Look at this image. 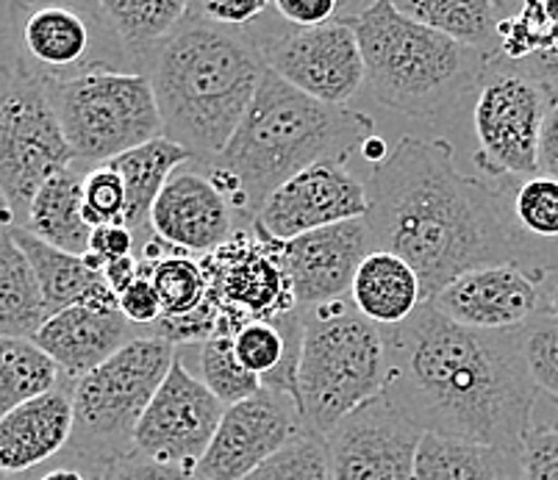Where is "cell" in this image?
Listing matches in <instances>:
<instances>
[{"label":"cell","mask_w":558,"mask_h":480,"mask_svg":"<svg viewBox=\"0 0 558 480\" xmlns=\"http://www.w3.org/2000/svg\"><path fill=\"white\" fill-rule=\"evenodd\" d=\"M367 225L378 250L417 272L423 303L456 278L489 264H520L509 181L489 184L456 167L448 139L403 136L367 181Z\"/></svg>","instance_id":"cell-1"},{"label":"cell","mask_w":558,"mask_h":480,"mask_svg":"<svg viewBox=\"0 0 558 480\" xmlns=\"http://www.w3.org/2000/svg\"><path fill=\"white\" fill-rule=\"evenodd\" d=\"M384 397L423 433L522 450L534 428L536 392L520 331H475L430 303L384 328Z\"/></svg>","instance_id":"cell-2"},{"label":"cell","mask_w":558,"mask_h":480,"mask_svg":"<svg viewBox=\"0 0 558 480\" xmlns=\"http://www.w3.org/2000/svg\"><path fill=\"white\" fill-rule=\"evenodd\" d=\"M373 134V118L306 98L267 70L231 143L203 170L253 222L278 186L317 164H348Z\"/></svg>","instance_id":"cell-3"},{"label":"cell","mask_w":558,"mask_h":480,"mask_svg":"<svg viewBox=\"0 0 558 480\" xmlns=\"http://www.w3.org/2000/svg\"><path fill=\"white\" fill-rule=\"evenodd\" d=\"M264 73L256 39L203 20L192 3L181 32L148 70L165 136L192 164H211L240 128Z\"/></svg>","instance_id":"cell-4"},{"label":"cell","mask_w":558,"mask_h":480,"mask_svg":"<svg viewBox=\"0 0 558 480\" xmlns=\"http://www.w3.org/2000/svg\"><path fill=\"white\" fill-rule=\"evenodd\" d=\"M339 20L353 28L364 59V84L373 98L417 120H430L481 89L492 53L453 42L403 17L395 0H375Z\"/></svg>","instance_id":"cell-5"},{"label":"cell","mask_w":558,"mask_h":480,"mask_svg":"<svg viewBox=\"0 0 558 480\" xmlns=\"http://www.w3.org/2000/svg\"><path fill=\"white\" fill-rule=\"evenodd\" d=\"M303 311V308H301ZM387 386V336L353 300L303 311L295 401L306 431L328 436L348 414Z\"/></svg>","instance_id":"cell-6"},{"label":"cell","mask_w":558,"mask_h":480,"mask_svg":"<svg viewBox=\"0 0 558 480\" xmlns=\"http://www.w3.org/2000/svg\"><path fill=\"white\" fill-rule=\"evenodd\" d=\"M175 356L179 347L165 339L140 336L73 383V439L68 453L95 480L134 450L136 426Z\"/></svg>","instance_id":"cell-7"},{"label":"cell","mask_w":558,"mask_h":480,"mask_svg":"<svg viewBox=\"0 0 558 480\" xmlns=\"http://www.w3.org/2000/svg\"><path fill=\"white\" fill-rule=\"evenodd\" d=\"M48 93L81 173L165 136L150 78L134 70H86L75 78L53 81Z\"/></svg>","instance_id":"cell-8"},{"label":"cell","mask_w":558,"mask_h":480,"mask_svg":"<svg viewBox=\"0 0 558 480\" xmlns=\"http://www.w3.org/2000/svg\"><path fill=\"white\" fill-rule=\"evenodd\" d=\"M75 167L48 84L17 59L0 62V195L23 225L39 186Z\"/></svg>","instance_id":"cell-9"},{"label":"cell","mask_w":558,"mask_h":480,"mask_svg":"<svg viewBox=\"0 0 558 480\" xmlns=\"http://www.w3.org/2000/svg\"><path fill=\"white\" fill-rule=\"evenodd\" d=\"M558 89L509 70H489L478 89L473 128L475 164L486 179L539 175V139Z\"/></svg>","instance_id":"cell-10"},{"label":"cell","mask_w":558,"mask_h":480,"mask_svg":"<svg viewBox=\"0 0 558 480\" xmlns=\"http://www.w3.org/2000/svg\"><path fill=\"white\" fill-rule=\"evenodd\" d=\"M14 59L45 84L68 81L95 67H120V48L100 45L114 37L98 3H12ZM129 70V67H125Z\"/></svg>","instance_id":"cell-11"},{"label":"cell","mask_w":558,"mask_h":480,"mask_svg":"<svg viewBox=\"0 0 558 480\" xmlns=\"http://www.w3.org/2000/svg\"><path fill=\"white\" fill-rule=\"evenodd\" d=\"M201 264L209 281V297L220 306L233 333L253 320H278L298 308L281 259V242L256 225L236 231L211 256H203Z\"/></svg>","instance_id":"cell-12"},{"label":"cell","mask_w":558,"mask_h":480,"mask_svg":"<svg viewBox=\"0 0 558 480\" xmlns=\"http://www.w3.org/2000/svg\"><path fill=\"white\" fill-rule=\"evenodd\" d=\"M256 45L270 73L326 106H348L367 78L356 34L339 17L319 28L270 34Z\"/></svg>","instance_id":"cell-13"},{"label":"cell","mask_w":558,"mask_h":480,"mask_svg":"<svg viewBox=\"0 0 558 480\" xmlns=\"http://www.w3.org/2000/svg\"><path fill=\"white\" fill-rule=\"evenodd\" d=\"M226 406L195 378L181 356H175L148 411L134 433V450L159 464L186 467L195 472L209 450Z\"/></svg>","instance_id":"cell-14"},{"label":"cell","mask_w":558,"mask_h":480,"mask_svg":"<svg viewBox=\"0 0 558 480\" xmlns=\"http://www.w3.org/2000/svg\"><path fill=\"white\" fill-rule=\"evenodd\" d=\"M303 431L306 426L295 397L278 389H262L247 401L226 408L195 475L201 480L247 478Z\"/></svg>","instance_id":"cell-15"},{"label":"cell","mask_w":558,"mask_h":480,"mask_svg":"<svg viewBox=\"0 0 558 480\" xmlns=\"http://www.w3.org/2000/svg\"><path fill=\"white\" fill-rule=\"evenodd\" d=\"M425 433L380 394L326 436L331 480H411Z\"/></svg>","instance_id":"cell-16"},{"label":"cell","mask_w":558,"mask_h":480,"mask_svg":"<svg viewBox=\"0 0 558 480\" xmlns=\"http://www.w3.org/2000/svg\"><path fill=\"white\" fill-rule=\"evenodd\" d=\"M430 306L475 331H522L527 322L547 315V284L514 261L489 264L456 278Z\"/></svg>","instance_id":"cell-17"},{"label":"cell","mask_w":558,"mask_h":480,"mask_svg":"<svg viewBox=\"0 0 558 480\" xmlns=\"http://www.w3.org/2000/svg\"><path fill=\"white\" fill-rule=\"evenodd\" d=\"M367 209V184L350 173L348 164H317L278 186L253 225L276 242H289L339 222L362 220Z\"/></svg>","instance_id":"cell-18"},{"label":"cell","mask_w":558,"mask_h":480,"mask_svg":"<svg viewBox=\"0 0 558 480\" xmlns=\"http://www.w3.org/2000/svg\"><path fill=\"white\" fill-rule=\"evenodd\" d=\"M373 250L378 247L364 217L281 242V259L298 308L308 311L350 300L353 278Z\"/></svg>","instance_id":"cell-19"},{"label":"cell","mask_w":558,"mask_h":480,"mask_svg":"<svg viewBox=\"0 0 558 480\" xmlns=\"http://www.w3.org/2000/svg\"><path fill=\"white\" fill-rule=\"evenodd\" d=\"M240 214L233 211L222 192L211 184L206 170L190 164L175 170L156 197L150 211V229L167 250L186 256H211L236 234Z\"/></svg>","instance_id":"cell-20"},{"label":"cell","mask_w":558,"mask_h":480,"mask_svg":"<svg viewBox=\"0 0 558 480\" xmlns=\"http://www.w3.org/2000/svg\"><path fill=\"white\" fill-rule=\"evenodd\" d=\"M140 336L142 328L131 325L120 315V308L98 311L89 306H73L48 317L34 342L53 358L68 381H78Z\"/></svg>","instance_id":"cell-21"},{"label":"cell","mask_w":558,"mask_h":480,"mask_svg":"<svg viewBox=\"0 0 558 480\" xmlns=\"http://www.w3.org/2000/svg\"><path fill=\"white\" fill-rule=\"evenodd\" d=\"M73 383L64 378L53 392L23 403L0 419V472L28 475L70 447Z\"/></svg>","instance_id":"cell-22"},{"label":"cell","mask_w":558,"mask_h":480,"mask_svg":"<svg viewBox=\"0 0 558 480\" xmlns=\"http://www.w3.org/2000/svg\"><path fill=\"white\" fill-rule=\"evenodd\" d=\"M492 70H509L558 89V0L511 3L497 28Z\"/></svg>","instance_id":"cell-23"},{"label":"cell","mask_w":558,"mask_h":480,"mask_svg":"<svg viewBox=\"0 0 558 480\" xmlns=\"http://www.w3.org/2000/svg\"><path fill=\"white\" fill-rule=\"evenodd\" d=\"M12 236L20 250L25 253L34 275H37L50 317L73 306H89L98 308V311H117L120 308L117 295L106 284L104 272L86 264L84 256L56 250L20 225H12Z\"/></svg>","instance_id":"cell-24"},{"label":"cell","mask_w":558,"mask_h":480,"mask_svg":"<svg viewBox=\"0 0 558 480\" xmlns=\"http://www.w3.org/2000/svg\"><path fill=\"white\" fill-rule=\"evenodd\" d=\"M100 14L120 42L125 64L148 75L150 64L190 17L186 0H100Z\"/></svg>","instance_id":"cell-25"},{"label":"cell","mask_w":558,"mask_h":480,"mask_svg":"<svg viewBox=\"0 0 558 480\" xmlns=\"http://www.w3.org/2000/svg\"><path fill=\"white\" fill-rule=\"evenodd\" d=\"M192 164L190 153L170 143L167 136H159L154 143L140 145L129 153L117 156L109 167H114L117 175L125 186V229L134 234L136 245L145 247L154 242L150 229V211H154L156 197L161 195L170 175L181 167Z\"/></svg>","instance_id":"cell-26"},{"label":"cell","mask_w":558,"mask_h":480,"mask_svg":"<svg viewBox=\"0 0 558 480\" xmlns=\"http://www.w3.org/2000/svg\"><path fill=\"white\" fill-rule=\"evenodd\" d=\"M350 300L364 320L395 328L423 306L417 272L389 250H373L353 278Z\"/></svg>","instance_id":"cell-27"},{"label":"cell","mask_w":558,"mask_h":480,"mask_svg":"<svg viewBox=\"0 0 558 480\" xmlns=\"http://www.w3.org/2000/svg\"><path fill=\"white\" fill-rule=\"evenodd\" d=\"M20 229L56 250L86 256L93 229L84 220V173L70 167L45 181Z\"/></svg>","instance_id":"cell-28"},{"label":"cell","mask_w":558,"mask_h":480,"mask_svg":"<svg viewBox=\"0 0 558 480\" xmlns=\"http://www.w3.org/2000/svg\"><path fill=\"white\" fill-rule=\"evenodd\" d=\"M411 480H525L520 450L425 433Z\"/></svg>","instance_id":"cell-29"},{"label":"cell","mask_w":558,"mask_h":480,"mask_svg":"<svg viewBox=\"0 0 558 480\" xmlns=\"http://www.w3.org/2000/svg\"><path fill=\"white\" fill-rule=\"evenodd\" d=\"M403 17L428 25L464 48L492 53L497 28L511 12L509 0H395Z\"/></svg>","instance_id":"cell-30"},{"label":"cell","mask_w":558,"mask_h":480,"mask_svg":"<svg viewBox=\"0 0 558 480\" xmlns=\"http://www.w3.org/2000/svg\"><path fill=\"white\" fill-rule=\"evenodd\" d=\"M48 317L37 275L9 229L0 236V336L34 339Z\"/></svg>","instance_id":"cell-31"},{"label":"cell","mask_w":558,"mask_h":480,"mask_svg":"<svg viewBox=\"0 0 558 480\" xmlns=\"http://www.w3.org/2000/svg\"><path fill=\"white\" fill-rule=\"evenodd\" d=\"M62 381V370L34 339L0 336V419L53 392Z\"/></svg>","instance_id":"cell-32"},{"label":"cell","mask_w":558,"mask_h":480,"mask_svg":"<svg viewBox=\"0 0 558 480\" xmlns=\"http://www.w3.org/2000/svg\"><path fill=\"white\" fill-rule=\"evenodd\" d=\"M140 264L150 275V284L159 295L165 317L192 315L209 295V281H206L201 259H195V256L167 250L165 256L154 261L140 259Z\"/></svg>","instance_id":"cell-33"},{"label":"cell","mask_w":558,"mask_h":480,"mask_svg":"<svg viewBox=\"0 0 558 480\" xmlns=\"http://www.w3.org/2000/svg\"><path fill=\"white\" fill-rule=\"evenodd\" d=\"M197 356V381L215 394L222 406H236V403L247 401L253 394L262 392V381L245 370L233 353L231 336H217L195 345Z\"/></svg>","instance_id":"cell-34"},{"label":"cell","mask_w":558,"mask_h":480,"mask_svg":"<svg viewBox=\"0 0 558 480\" xmlns=\"http://www.w3.org/2000/svg\"><path fill=\"white\" fill-rule=\"evenodd\" d=\"M242 480H331L326 436L303 431Z\"/></svg>","instance_id":"cell-35"},{"label":"cell","mask_w":558,"mask_h":480,"mask_svg":"<svg viewBox=\"0 0 558 480\" xmlns=\"http://www.w3.org/2000/svg\"><path fill=\"white\" fill-rule=\"evenodd\" d=\"M520 336L527 376L534 381L536 392L558 403V320L550 315L536 317L522 328Z\"/></svg>","instance_id":"cell-36"},{"label":"cell","mask_w":558,"mask_h":480,"mask_svg":"<svg viewBox=\"0 0 558 480\" xmlns=\"http://www.w3.org/2000/svg\"><path fill=\"white\" fill-rule=\"evenodd\" d=\"M84 220L89 229L125 225V186L114 167L104 164L84 173Z\"/></svg>","instance_id":"cell-37"},{"label":"cell","mask_w":558,"mask_h":480,"mask_svg":"<svg viewBox=\"0 0 558 480\" xmlns=\"http://www.w3.org/2000/svg\"><path fill=\"white\" fill-rule=\"evenodd\" d=\"M520 461L525 480H558V419L527 431Z\"/></svg>","instance_id":"cell-38"},{"label":"cell","mask_w":558,"mask_h":480,"mask_svg":"<svg viewBox=\"0 0 558 480\" xmlns=\"http://www.w3.org/2000/svg\"><path fill=\"white\" fill-rule=\"evenodd\" d=\"M98 480H201L192 469L172 467V464H159L154 458H145L142 453L131 450L123 458L100 472Z\"/></svg>","instance_id":"cell-39"},{"label":"cell","mask_w":558,"mask_h":480,"mask_svg":"<svg viewBox=\"0 0 558 480\" xmlns=\"http://www.w3.org/2000/svg\"><path fill=\"white\" fill-rule=\"evenodd\" d=\"M195 7L203 20L228 28V32H242L245 25L256 23L264 14L272 12V0H203Z\"/></svg>","instance_id":"cell-40"},{"label":"cell","mask_w":558,"mask_h":480,"mask_svg":"<svg viewBox=\"0 0 558 480\" xmlns=\"http://www.w3.org/2000/svg\"><path fill=\"white\" fill-rule=\"evenodd\" d=\"M117 306H120V315H123L131 325L142 328V331L156 325V322L165 317L159 295H156L154 284H150V275L145 270H142V275L136 278L134 284H131L123 295L117 297Z\"/></svg>","instance_id":"cell-41"},{"label":"cell","mask_w":558,"mask_h":480,"mask_svg":"<svg viewBox=\"0 0 558 480\" xmlns=\"http://www.w3.org/2000/svg\"><path fill=\"white\" fill-rule=\"evenodd\" d=\"M136 239L125 225H100L93 229L89 236V250H86V264L95 267V270H104L109 261L125 259V256H134Z\"/></svg>","instance_id":"cell-42"},{"label":"cell","mask_w":558,"mask_h":480,"mask_svg":"<svg viewBox=\"0 0 558 480\" xmlns=\"http://www.w3.org/2000/svg\"><path fill=\"white\" fill-rule=\"evenodd\" d=\"M272 14L292 28H319L339 17L337 0H272Z\"/></svg>","instance_id":"cell-43"},{"label":"cell","mask_w":558,"mask_h":480,"mask_svg":"<svg viewBox=\"0 0 558 480\" xmlns=\"http://www.w3.org/2000/svg\"><path fill=\"white\" fill-rule=\"evenodd\" d=\"M539 175L558 181V98L547 111L545 128L539 139Z\"/></svg>","instance_id":"cell-44"},{"label":"cell","mask_w":558,"mask_h":480,"mask_svg":"<svg viewBox=\"0 0 558 480\" xmlns=\"http://www.w3.org/2000/svg\"><path fill=\"white\" fill-rule=\"evenodd\" d=\"M100 272H104L109 290L120 297L131 284H134L136 278L142 275V267H140V259H136V256H125V259L109 261V264H106Z\"/></svg>","instance_id":"cell-45"},{"label":"cell","mask_w":558,"mask_h":480,"mask_svg":"<svg viewBox=\"0 0 558 480\" xmlns=\"http://www.w3.org/2000/svg\"><path fill=\"white\" fill-rule=\"evenodd\" d=\"M14 59V7L0 3V62Z\"/></svg>","instance_id":"cell-46"},{"label":"cell","mask_w":558,"mask_h":480,"mask_svg":"<svg viewBox=\"0 0 558 480\" xmlns=\"http://www.w3.org/2000/svg\"><path fill=\"white\" fill-rule=\"evenodd\" d=\"M37 480H95V478L86 472V469L73 467V464H62V467H53L48 469V472H43Z\"/></svg>","instance_id":"cell-47"},{"label":"cell","mask_w":558,"mask_h":480,"mask_svg":"<svg viewBox=\"0 0 558 480\" xmlns=\"http://www.w3.org/2000/svg\"><path fill=\"white\" fill-rule=\"evenodd\" d=\"M362 153H364V159L369 161V164L378 167V164H384V161H387L389 150H387V143H384V139H380L378 134H373L367 139V143H364Z\"/></svg>","instance_id":"cell-48"},{"label":"cell","mask_w":558,"mask_h":480,"mask_svg":"<svg viewBox=\"0 0 558 480\" xmlns=\"http://www.w3.org/2000/svg\"><path fill=\"white\" fill-rule=\"evenodd\" d=\"M14 225V217H12V209H9V204H7V197L0 195V236L7 234L9 229H12Z\"/></svg>","instance_id":"cell-49"},{"label":"cell","mask_w":558,"mask_h":480,"mask_svg":"<svg viewBox=\"0 0 558 480\" xmlns=\"http://www.w3.org/2000/svg\"><path fill=\"white\" fill-rule=\"evenodd\" d=\"M547 315L558 320V284L547 286Z\"/></svg>","instance_id":"cell-50"},{"label":"cell","mask_w":558,"mask_h":480,"mask_svg":"<svg viewBox=\"0 0 558 480\" xmlns=\"http://www.w3.org/2000/svg\"><path fill=\"white\" fill-rule=\"evenodd\" d=\"M0 480H25V475H3V472H0Z\"/></svg>","instance_id":"cell-51"}]
</instances>
